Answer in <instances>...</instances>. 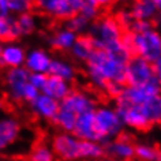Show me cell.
I'll return each mask as SVG.
<instances>
[{"label": "cell", "mask_w": 161, "mask_h": 161, "mask_svg": "<svg viewBox=\"0 0 161 161\" xmlns=\"http://www.w3.org/2000/svg\"><path fill=\"white\" fill-rule=\"evenodd\" d=\"M118 109L120 118H122L124 126L130 130L134 131H147L152 128L150 122L145 116L142 108L139 105H123V104H118L115 105Z\"/></svg>", "instance_id": "12"}, {"label": "cell", "mask_w": 161, "mask_h": 161, "mask_svg": "<svg viewBox=\"0 0 161 161\" xmlns=\"http://www.w3.org/2000/svg\"><path fill=\"white\" fill-rule=\"evenodd\" d=\"M29 109L37 119L53 123V120L56 119L58 112L60 109V103L48 97L47 94L40 93L38 97L29 104Z\"/></svg>", "instance_id": "15"}, {"label": "cell", "mask_w": 161, "mask_h": 161, "mask_svg": "<svg viewBox=\"0 0 161 161\" xmlns=\"http://www.w3.org/2000/svg\"><path fill=\"white\" fill-rule=\"evenodd\" d=\"M101 161H118V160H114V158H109V157H104Z\"/></svg>", "instance_id": "41"}, {"label": "cell", "mask_w": 161, "mask_h": 161, "mask_svg": "<svg viewBox=\"0 0 161 161\" xmlns=\"http://www.w3.org/2000/svg\"><path fill=\"white\" fill-rule=\"evenodd\" d=\"M74 90L72 89V85L67 80H64L62 78H58V76L53 75H48L47 83L44 86V89L41 93L47 94L48 97L56 100V101L62 103L64 98H67V96Z\"/></svg>", "instance_id": "19"}, {"label": "cell", "mask_w": 161, "mask_h": 161, "mask_svg": "<svg viewBox=\"0 0 161 161\" xmlns=\"http://www.w3.org/2000/svg\"><path fill=\"white\" fill-rule=\"evenodd\" d=\"M124 42L132 56H139L153 64L161 58V30L158 27L143 33H126Z\"/></svg>", "instance_id": "3"}, {"label": "cell", "mask_w": 161, "mask_h": 161, "mask_svg": "<svg viewBox=\"0 0 161 161\" xmlns=\"http://www.w3.org/2000/svg\"><path fill=\"white\" fill-rule=\"evenodd\" d=\"M22 134V124L14 116L6 115L0 120V147L2 150L8 149L19 139Z\"/></svg>", "instance_id": "16"}, {"label": "cell", "mask_w": 161, "mask_h": 161, "mask_svg": "<svg viewBox=\"0 0 161 161\" xmlns=\"http://www.w3.org/2000/svg\"><path fill=\"white\" fill-rule=\"evenodd\" d=\"M51 146L60 161L82 160V141L72 132H56L51 139Z\"/></svg>", "instance_id": "5"}, {"label": "cell", "mask_w": 161, "mask_h": 161, "mask_svg": "<svg viewBox=\"0 0 161 161\" xmlns=\"http://www.w3.org/2000/svg\"><path fill=\"white\" fill-rule=\"evenodd\" d=\"M17 22H18L19 31H21L22 37L31 36L38 27L37 15L33 14V13H26L23 15H19V17H17Z\"/></svg>", "instance_id": "30"}, {"label": "cell", "mask_w": 161, "mask_h": 161, "mask_svg": "<svg viewBox=\"0 0 161 161\" xmlns=\"http://www.w3.org/2000/svg\"><path fill=\"white\" fill-rule=\"evenodd\" d=\"M131 58L96 49L85 64V75L93 89L105 93L109 83L127 85V63Z\"/></svg>", "instance_id": "1"}, {"label": "cell", "mask_w": 161, "mask_h": 161, "mask_svg": "<svg viewBox=\"0 0 161 161\" xmlns=\"http://www.w3.org/2000/svg\"><path fill=\"white\" fill-rule=\"evenodd\" d=\"M130 10L136 21H150L154 22V19L158 15L156 0H138L130 6Z\"/></svg>", "instance_id": "21"}, {"label": "cell", "mask_w": 161, "mask_h": 161, "mask_svg": "<svg viewBox=\"0 0 161 161\" xmlns=\"http://www.w3.org/2000/svg\"><path fill=\"white\" fill-rule=\"evenodd\" d=\"M135 145L132 135L123 132L120 136L105 143V156L118 161H131L135 158Z\"/></svg>", "instance_id": "11"}, {"label": "cell", "mask_w": 161, "mask_h": 161, "mask_svg": "<svg viewBox=\"0 0 161 161\" xmlns=\"http://www.w3.org/2000/svg\"><path fill=\"white\" fill-rule=\"evenodd\" d=\"M154 25H156V27H158L161 30V15H157V18L154 19Z\"/></svg>", "instance_id": "39"}, {"label": "cell", "mask_w": 161, "mask_h": 161, "mask_svg": "<svg viewBox=\"0 0 161 161\" xmlns=\"http://www.w3.org/2000/svg\"><path fill=\"white\" fill-rule=\"evenodd\" d=\"M115 17L126 33H130L132 26H134V23L136 22V19H135L134 15H132L130 8H120L118 13L115 14Z\"/></svg>", "instance_id": "32"}, {"label": "cell", "mask_w": 161, "mask_h": 161, "mask_svg": "<svg viewBox=\"0 0 161 161\" xmlns=\"http://www.w3.org/2000/svg\"><path fill=\"white\" fill-rule=\"evenodd\" d=\"M94 51H96V47H94V42L92 40V37L89 34H83L78 37L74 47L71 48L70 55L75 62L86 64V62L94 53Z\"/></svg>", "instance_id": "20"}, {"label": "cell", "mask_w": 161, "mask_h": 161, "mask_svg": "<svg viewBox=\"0 0 161 161\" xmlns=\"http://www.w3.org/2000/svg\"><path fill=\"white\" fill-rule=\"evenodd\" d=\"M60 105L74 112L76 116H80L94 112L98 107V103L97 98L93 94H90L89 92L83 89H74L67 96V98H64L60 103Z\"/></svg>", "instance_id": "10"}, {"label": "cell", "mask_w": 161, "mask_h": 161, "mask_svg": "<svg viewBox=\"0 0 161 161\" xmlns=\"http://www.w3.org/2000/svg\"><path fill=\"white\" fill-rule=\"evenodd\" d=\"M141 108H142L147 120L150 122L152 127L161 124V94L150 98L143 105H141Z\"/></svg>", "instance_id": "27"}, {"label": "cell", "mask_w": 161, "mask_h": 161, "mask_svg": "<svg viewBox=\"0 0 161 161\" xmlns=\"http://www.w3.org/2000/svg\"><path fill=\"white\" fill-rule=\"evenodd\" d=\"M27 161H56V154L51 145L38 142L31 147Z\"/></svg>", "instance_id": "28"}, {"label": "cell", "mask_w": 161, "mask_h": 161, "mask_svg": "<svg viewBox=\"0 0 161 161\" xmlns=\"http://www.w3.org/2000/svg\"><path fill=\"white\" fill-rule=\"evenodd\" d=\"M105 4V2H98V0H82L78 14L93 23L103 17V8Z\"/></svg>", "instance_id": "24"}, {"label": "cell", "mask_w": 161, "mask_h": 161, "mask_svg": "<svg viewBox=\"0 0 161 161\" xmlns=\"http://www.w3.org/2000/svg\"><path fill=\"white\" fill-rule=\"evenodd\" d=\"M78 118L79 116H76L74 112H71L70 109L60 105V109L58 112L56 119L53 120V124L59 128V131H62V132H74Z\"/></svg>", "instance_id": "25"}, {"label": "cell", "mask_w": 161, "mask_h": 161, "mask_svg": "<svg viewBox=\"0 0 161 161\" xmlns=\"http://www.w3.org/2000/svg\"><path fill=\"white\" fill-rule=\"evenodd\" d=\"M94 116L98 134L101 136V142L104 145L118 138L124 132L126 126L115 107L108 105V104H100L97 109L94 111Z\"/></svg>", "instance_id": "4"}, {"label": "cell", "mask_w": 161, "mask_h": 161, "mask_svg": "<svg viewBox=\"0 0 161 161\" xmlns=\"http://www.w3.org/2000/svg\"><path fill=\"white\" fill-rule=\"evenodd\" d=\"M47 79H48V74H30L29 82H30V85H33L36 87V89L42 92L44 86H45V83H47Z\"/></svg>", "instance_id": "34"}, {"label": "cell", "mask_w": 161, "mask_h": 161, "mask_svg": "<svg viewBox=\"0 0 161 161\" xmlns=\"http://www.w3.org/2000/svg\"><path fill=\"white\" fill-rule=\"evenodd\" d=\"M64 25H66L70 30L74 31V33H76L78 36H83V34L89 33V29H90L92 23L87 21V19L83 18L82 15L76 14L75 17H72L71 19H68Z\"/></svg>", "instance_id": "31"}, {"label": "cell", "mask_w": 161, "mask_h": 161, "mask_svg": "<svg viewBox=\"0 0 161 161\" xmlns=\"http://www.w3.org/2000/svg\"><path fill=\"white\" fill-rule=\"evenodd\" d=\"M0 37L3 42H14L18 38H21V31L17 22V17L0 18Z\"/></svg>", "instance_id": "23"}, {"label": "cell", "mask_w": 161, "mask_h": 161, "mask_svg": "<svg viewBox=\"0 0 161 161\" xmlns=\"http://www.w3.org/2000/svg\"><path fill=\"white\" fill-rule=\"evenodd\" d=\"M154 74H156V79L161 83V58L154 63Z\"/></svg>", "instance_id": "38"}, {"label": "cell", "mask_w": 161, "mask_h": 161, "mask_svg": "<svg viewBox=\"0 0 161 161\" xmlns=\"http://www.w3.org/2000/svg\"><path fill=\"white\" fill-rule=\"evenodd\" d=\"M161 94V83L156 78L141 86H124L122 94L115 100V105H143L146 101Z\"/></svg>", "instance_id": "6"}, {"label": "cell", "mask_w": 161, "mask_h": 161, "mask_svg": "<svg viewBox=\"0 0 161 161\" xmlns=\"http://www.w3.org/2000/svg\"><path fill=\"white\" fill-rule=\"evenodd\" d=\"M156 78L154 64L139 56H132L127 63V86H141Z\"/></svg>", "instance_id": "9"}, {"label": "cell", "mask_w": 161, "mask_h": 161, "mask_svg": "<svg viewBox=\"0 0 161 161\" xmlns=\"http://www.w3.org/2000/svg\"><path fill=\"white\" fill-rule=\"evenodd\" d=\"M80 2L82 0H40L36 3V8L47 17L66 23L79 13Z\"/></svg>", "instance_id": "8"}, {"label": "cell", "mask_w": 161, "mask_h": 161, "mask_svg": "<svg viewBox=\"0 0 161 161\" xmlns=\"http://www.w3.org/2000/svg\"><path fill=\"white\" fill-rule=\"evenodd\" d=\"M94 42L96 49L107 51L111 53L132 58L131 51L124 42L126 31L120 26L115 15L105 14L90 25L89 33Z\"/></svg>", "instance_id": "2"}, {"label": "cell", "mask_w": 161, "mask_h": 161, "mask_svg": "<svg viewBox=\"0 0 161 161\" xmlns=\"http://www.w3.org/2000/svg\"><path fill=\"white\" fill-rule=\"evenodd\" d=\"M135 158L138 161H161V147L147 142H136Z\"/></svg>", "instance_id": "26"}, {"label": "cell", "mask_w": 161, "mask_h": 161, "mask_svg": "<svg viewBox=\"0 0 161 161\" xmlns=\"http://www.w3.org/2000/svg\"><path fill=\"white\" fill-rule=\"evenodd\" d=\"M157 10H158V15H161V0H156Z\"/></svg>", "instance_id": "40"}, {"label": "cell", "mask_w": 161, "mask_h": 161, "mask_svg": "<svg viewBox=\"0 0 161 161\" xmlns=\"http://www.w3.org/2000/svg\"><path fill=\"white\" fill-rule=\"evenodd\" d=\"M10 3V10L13 17H19L26 13H31L36 3L29 2V0H8Z\"/></svg>", "instance_id": "33"}, {"label": "cell", "mask_w": 161, "mask_h": 161, "mask_svg": "<svg viewBox=\"0 0 161 161\" xmlns=\"http://www.w3.org/2000/svg\"><path fill=\"white\" fill-rule=\"evenodd\" d=\"M123 89H124L123 85H119V83H109L108 87H107V90H105V94L108 96V97L116 100L120 94H122Z\"/></svg>", "instance_id": "36"}, {"label": "cell", "mask_w": 161, "mask_h": 161, "mask_svg": "<svg viewBox=\"0 0 161 161\" xmlns=\"http://www.w3.org/2000/svg\"><path fill=\"white\" fill-rule=\"evenodd\" d=\"M8 17H11L8 0H0V18H8Z\"/></svg>", "instance_id": "37"}, {"label": "cell", "mask_w": 161, "mask_h": 161, "mask_svg": "<svg viewBox=\"0 0 161 161\" xmlns=\"http://www.w3.org/2000/svg\"><path fill=\"white\" fill-rule=\"evenodd\" d=\"M49 75L58 76V78H62L67 82L72 83L76 78V68L70 60L64 58H53Z\"/></svg>", "instance_id": "22"}, {"label": "cell", "mask_w": 161, "mask_h": 161, "mask_svg": "<svg viewBox=\"0 0 161 161\" xmlns=\"http://www.w3.org/2000/svg\"><path fill=\"white\" fill-rule=\"evenodd\" d=\"M79 36L70 30L66 25L58 27L53 33L48 38V44L51 45L52 49L60 51V52H70L71 48L74 47Z\"/></svg>", "instance_id": "18"}, {"label": "cell", "mask_w": 161, "mask_h": 161, "mask_svg": "<svg viewBox=\"0 0 161 161\" xmlns=\"http://www.w3.org/2000/svg\"><path fill=\"white\" fill-rule=\"evenodd\" d=\"M80 141H94V142H101V136L98 134L97 124H96L94 112L80 115L76 122L75 130L72 132ZM103 143V142H101Z\"/></svg>", "instance_id": "17"}, {"label": "cell", "mask_w": 161, "mask_h": 161, "mask_svg": "<svg viewBox=\"0 0 161 161\" xmlns=\"http://www.w3.org/2000/svg\"><path fill=\"white\" fill-rule=\"evenodd\" d=\"M53 56L44 48H31L27 51L25 68L30 74H48L49 75Z\"/></svg>", "instance_id": "14"}, {"label": "cell", "mask_w": 161, "mask_h": 161, "mask_svg": "<svg viewBox=\"0 0 161 161\" xmlns=\"http://www.w3.org/2000/svg\"><path fill=\"white\" fill-rule=\"evenodd\" d=\"M105 156V145L94 141H82V158L83 160H100Z\"/></svg>", "instance_id": "29"}, {"label": "cell", "mask_w": 161, "mask_h": 161, "mask_svg": "<svg viewBox=\"0 0 161 161\" xmlns=\"http://www.w3.org/2000/svg\"><path fill=\"white\" fill-rule=\"evenodd\" d=\"M30 72L25 67L13 68V70H4L3 75V83H4L6 97L11 103H25V92L29 86Z\"/></svg>", "instance_id": "7"}, {"label": "cell", "mask_w": 161, "mask_h": 161, "mask_svg": "<svg viewBox=\"0 0 161 161\" xmlns=\"http://www.w3.org/2000/svg\"><path fill=\"white\" fill-rule=\"evenodd\" d=\"M27 56V49L18 41L14 42H3L0 48V64L4 70L25 67Z\"/></svg>", "instance_id": "13"}, {"label": "cell", "mask_w": 161, "mask_h": 161, "mask_svg": "<svg viewBox=\"0 0 161 161\" xmlns=\"http://www.w3.org/2000/svg\"><path fill=\"white\" fill-rule=\"evenodd\" d=\"M156 27L154 22H150V21H136L132 26V29L130 33H143V31H147Z\"/></svg>", "instance_id": "35"}]
</instances>
